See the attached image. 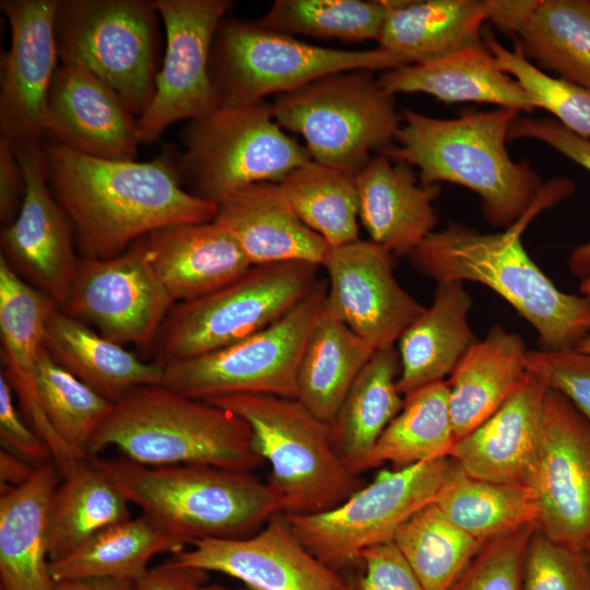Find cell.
Instances as JSON below:
<instances>
[{"label":"cell","mask_w":590,"mask_h":590,"mask_svg":"<svg viewBox=\"0 0 590 590\" xmlns=\"http://www.w3.org/2000/svg\"><path fill=\"white\" fill-rule=\"evenodd\" d=\"M186 543L148 515L142 514L101 531L66 557L50 562L55 581L76 578H115L134 581L151 558L174 554Z\"/></svg>","instance_id":"36"},{"label":"cell","mask_w":590,"mask_h":590,"mask_svg":"<svg viewBox=\"0 0 590 590\" xmlns=\"http://www.w3.org/2000/svg\"><path fill=\"white\" fill-rule=\"evenodd\" d=\"M206 580L208 571L169 559L149 568L133 581L132 590H199Z\"/></svg>","instance_id":"51"},{"label":"cell","mask_w":590,"mask_h":590,"mask_svg":"<svg viewBox=\"0 0 590 590\" xmlns=\"http://www.w3.org/2000/svg\"><path fill=\"white\" fill-rule=\"evenodd\" d=\"M133 581L115 578H76L56 581L54 590H132Z\"/></svg>","instance_id":"53"},{"label":"cell","mask_w":590,"mask_h":590,"mask_svg":"<svg viewBox=\"0 0 590 590\" xmlns=\"http://www.w3.org/2000/svg\"><path fill=\"white\" fill-rule=\"evenodd\" d=\"M522 590H590L587 552L557 543L536 527L527 546Z\"/></svg>","instance_id":"45"},{"label":"cell","mask_w":590,"mask_h":590,"mask_svg":"<svg viewBox=\"0 0 590 590\" xmlns=\"http://www.w3.org/2000/svg\"><path fill=\"white\" fill-rule=\"evenodd\" d=\"M520 111H488L436 118L403 109L394 144L380 154L420 169L424 185L449 182L475 192L485 219L508 228L544 194L547 185L527 161L511 158L509 129Z\"/></svg>","instance_id":"3"},{"label":"cell","mask_w":590,"mask_h":590,"mask_svg":"<svg viewBox=\"0 0 590 590\" xmlns=\"http://www.w3.org/2000/svg\"><path fill=\"white\" fill-rule=\"evenodd\" d=\"M318 266L287 261L252 266L235 281L173 306L158 332V364L196 357L272 324L316 286Z\"/></svg>","instance_id":"10"},{"label":"cell","mask_w":590,"mask_h":590,"mask_svg":"<svg viewBox=\"0 0 590 590\" xmlns=\"http://www.w3.org/2000/svg\"><path fill=\"white\" fill-rule=\"evenodd\" d=\"M378 46L410 63H423L484 45L489 0H386Z\"/></svg>","instance_id":"32"},{"label":"cell","mask_w":590,"mask_h":590,"mask_svg":"<svg viewBox=\"0 0 590 590\" xmlns=\"http://www.w3.org/2000/svg\"><path fill=\"white\" fill-rule=\"evenodd\" d=\"M180 141L179 151L169 149L181 186L215 204L247 186L278 184L312 160L283 132L264 101L220 106L188 120Z\"/></svg>","instance_id":"7"},{"label":"cell","mask_w":590,"mask_h":590,"mask_svg":"<svg viewBox=\"0 0 590 590\" xmlns=\"http://www.w3.org/2000/svg\"><path fill=\"white\" fill-rule=\"evenodd\" d=\"M576 351L590 356V333L581 341Z\"/></svg>","instance_id":"55"},{"label":"cell","mask_w":590,"mask_h":590,"mask_svg":"<svg viewBox=\"0 0 590 590\" xmlns=\"http://www.w3.org/2000/svg\"><path fill=\"white\" fill-rule=\"evenodd\" d=\"M138 116L123 98L76 62H59L44 120L45 142L106 160L134 161Z\"/></svg>","instance_id":"21"},{"label":"cell","mask_w":590,"mask_h":590,"mask_svg":"<svg viewBox=\"0 0 590 590\" xmlns=\"http://www.w3.org/2000/svg\"><path fill=\"white\" fill-rule=\"evenodd\" d=\"M435 504L452 523L482 544L538 524L540 514L532 487L476 479L456 462Z\"/></svg>","instance_id":"37"},{"label":"cell","mask_w":590,"mask_h":590,"mask_svg":"<svg viewBox=\"0 0 590 590\" xmlns=\"http://www.w3.org/2000/svg\"><path fill=\"white\" fill-rule=\"evenodd\" d=\"M12 145L25 173L26 189L19 214L1 229V256L14 272L61 307L80 262L73 226L49 187L44 143Z\"/></svg>","instance_id":"18"},{"label":"cell","mask_w":590,"mask_h":590,"mask_svg":"<svg viewBox=\"0 0 590 590\" xmlns=\"http://www.w3.org/2000/svg\"><path fill=\"white\" fill-rule=\"evenodd\" d=\"M379 85L388 93H426L445 103H486L527 114L536 108L486 45L469 47L439 59L384 71Z\"/></svg>","instance_id":"29"},{"label":"cell","mask_w":590,"mask_h":590,"mask_svg":"<svg viewBox=\"0 0 590 590\" xmlns=\"http://www.w3.org/2000/svg\"><path fill=\"white\" fill-rule=\"evenodd\" d=\"M536 527L484 543L450 590H522L527 546Z\"/></svg>","instance_id":"44"},{"label":"cell","mask_w":590,"mask_h":590,"mask_svg":"<svg viewBox=\"0 0 590 590\" xmlns=\"http://www.w3.org/2000/svg\"><path fill=\"white\" fill-rule=\"evenodd\" d=\"M26 189L24 169L12 143L0 138V219L9 225L19 214Z\"/></svg>","instance_id":"50"},{"label":"cell","mask_w":590,"mask_h":590,"mask_svg":"<svg viewBox=\"0 0 590 590\" xmlns=\"http://www.w3.org/2000/svg\"><path fill=\"white\" fill-rule=\"evenodd\" d=\"M387 14L386 0H276L257 22L293 36L378 42Z\"/></svg>","instance_id":"42"},{"label":"cell","mask_w":590,"mask_h":590,"mask_svg":"<svg viewBox=\"0 0 590 590\" xmlns=\"http://www.w3.org/2000/svg\"><path fill=\"white\" fill-rule=\"evenodd\" d=\"M0 441L1 449L10 451L34 467L52 461L47 444L23 422L15 409L12 388L0 374Z\"/></svg>","instance_id":"49"},{"label":"cell","mask_w":590,"mask_h":590,"mask_svg":"<svg viewBox=\"0 0 590 590\" xmlns=\"http://www.w3.org/2000/svg\"><path fill=\"white\" fill-rule=\"evenodd\" d=\"M322 267L326 310L374 350L394 346L425 309L397 281L393 256L371 240L331 247Z\"/></svg>","instance_id":"17"},{"label":"cell","mask_w":590,"mask_h":590,"mask_svg":"<svg viewBox=\"0 0 590 590\" xmlns=\"http://www.w3.org/2000/svg\"><path fill=\"white\" fill-rule=\"evenodd\" d=\"M547 387L528 370L494 414L453 442L448 457L473 477L532 487Z\"/></svg>","instance_id":"22"},{"label":"cell","mask_w":590,"mask_h":590,"mask_svg":"<svg viewBox=\"0 0 590 590\" xmlns=\"http://www.w3.org/2000/svg\"><path fill=\"white\" fill-rule=\"evenodd\" d=\"M483 38L498 67L518 82L535 108L547 110L568 130L590 139V90L546 74L517 50L507 49L491 32L485 31Z\"/></svg>","instance_id":"43"},{"label":"cell","mask_w":590,"mask_h":590,"mask_svg":"<svg viewBox=\"0 0 590 590\" xmlns=\"http://www.w3.org/2000/svg\"><path fill=\"white\" fill-rule=\"evenodd\" d=\"M392 542L426 590H450L482 547L434 503L420 509Z\"/></svg>","instance_id":"40"},{"label":"cell","mask_w":590,"mask_h":590,"mask_svg":"<svg viewBox=\"0 0 590 590\" xmlns=\"http://www.w3.org/2000/svg\"><path fill=\"white\" fill-rule=\"evenodd\" d=\"M155 0H59V62H76L114 88L139 117L153 99L160 71Z\"/></svg>","instance_id":"11"},{"label":"cell","mask_w":590,"mask_h":590,"mask_svg":"<svg viewBox=\"0 0 590 590\" xmlns=\"http://www.w3.org/2000/svg\"><path fill=\"white\" fill-rule=\"evenodd\" d=\"M569 194L568 186L555 179L532 209L504 232L482 233L451 223L430 233L406 257L416 271L436 282L469 281L493 290L535 329L539 350H576L590 333V297L558 290L521 241L534 214Z\"/></svg>","instance_id":"2"},{"label":"cell","mask_w":590,"mask_h":590,"mask_svg":"<svg viewBox=\"0 0 590 590\" xmlns=\"http://www.w3.org/2000/svg\"><path fill=\"white\" fill-rule=\"evenodd\" d=\"M107 447L148 467L201 464L251 471L264 462L244 420L162 385L138 388L114 404L90 442L88 458Z\"/></svg>","instance_id":"4"},{"label":"cell","mask_w":590,"mask_h":590,"mask_svg":"<svg viewBox=\"0 0 590 590\" xmlns=\"http://www.w3.org/2000/svg\"><path fill=\"white\" fill-rule=\"evenodd\" d=\"M93 459L131 504L186 545L203 539L247 538L281 512L279 496L250 471Z\"/></svg>","instance_id":"5"},{"label":"cell","mask_w":590,"mask_h":590,"mask_svg":"<svg viewBox=\"0 0 590 590\" xmlns=\"http://www.w3.org/2000/svg\"><path fill=\"white\" fill-rule=\"evenodd\" d=\"M44 346L58 364L113 403L163 380L161 364L141 361L59 307L47 319Z\"/></svg>","instance_id":"31"},{"label":"cell","mask_w":590,"mask_h":590,"mask_svg":"<svg viewBox=\"0 0 590 590\" xmlns=\"http://www.w3.org/2000/svg\"><path fill=\"white\" fill-rule=\"evenodd\" d=\"M174 305L139 239L114 258L80 260L59 308L116 343L148 350Z\"/></svg>","instance_id":"15"},{"label":"cell","mask_w":590,"mask_h":590,"mask_svg":"<svg viewBox=\"0 0 590 590\" xmlns=\"http://www.w3.org/2000/svg\"><path fill=\"white\" fill-rule=\"evenodd\" d=\"M206 402L249 425L260 455L270 463L267 483L279 496L281 512H322L362 487L358 475L349 470L334 447L331 425L296 399L235 394Z\"/></svg>","instance_id":"6"},{"label":"cell","mask_w":590,"mask_h":590,"mask_svg":"<svg viewBox=\"0 0 590 590\" xmlns=\"http://www.w3.org/2000/svg\"><path fill=\"white\" fill-rule=\"evenodd\" d=\"M539 529L578 551L590 544V424L547 387L533 480Z\"/></svg>","instance_id":"16"},{"label":"cell","mask_w":590,"mask_h":590,"mask_svg":"<svg viewBox=\"0 0 590 590\" xmlns=\"http://www.w3.org/2000/svg\"><path fill=\"white\" fill-rule=\"evenodd\" d=\"M62 476L52 461L38 465L25 484L0 495L1 590H54L47 512Z\"/></svg>","instance_id":"28"},{"label":"cell","mask_w":590,"mask_h":590,"mask_svg":"<svg viewBox=\"0 0 590 590\" xmlns=\"http://www.w3.org/2000/svg\"><path fill=\"white\" fill-rule=\"evenodd\" d=\"M274 120L303 135L311 158L356 175L394 144L401 125L394 95L370 70H351L317 79L279 94Z\"/></svg>","instance_id":"9"},{"label":"cell","mask_w":590,"mask_h":590,"mask_svg":"<svg viewBox=\"0 0 590 590\" xmlns=\"http://www.w3.org/2000/svg\"><path fill=\"white\" fill-rule=\"evenodd\" d=\"M140 240L175 304L205 296L252 267L236 239L214 221L167 226Z\"/></svg>","instance_id":"25"},{"label":"cell","mask_w":590,"mask_h":590,"mask_svg":"<svg viewBox=\"0 0 590 590\" xmlns=\"http://www.w3.org/2000/svg\"><path fill=\"white\" fill-rule=\"evenodd\" d=\"M586 552H587V555H588V557H589V560H590V544L588 545Z\"/></svg>","instance_id":"57"},{"label":"cell","mask_w":590,"mask_h":590,"mask_svg":"<svg viewBox=\"0 0 590 590\" xmlns=\"http://www.w3.org/2000/svg\"><path fill=\"white\" fill-rule=\"evenodd\" d=\"M453 467L455 461L445 456L381 470L332 509L286 517L300 543L339 571L361 562L364 551L392 541L409 518L436 500Z\"/></svg>","instance_id":"13"},{"label":"cell","mask_w":590,"mask_h":590,"mask_svg":"<svg viewBox=\"0 0 590 590\" xmlns=\"http://www.w3.org/2000/svg\"><path fill=\"white\" fill-rule=\"evenodd\" d=\"M327 282L267 328L215 351L164 367L162 386L210 401L235 394L296 399V378L306 342L324 311Z\"/></svg>","instance_id":"12"},{"label":"cell","mask_w":590,"mask_h":590,"mask_svg":"<svg viewBox=\"0 0 590 590\" xmlns=\"http://www.w3.org/2000/svg\"><path fill=\"white\" fill-rule=\"evenodd\" d=\"M165 28V52L155 93L138 117L140 144L156 142L179 120H191L220 107L210 78V54L215 31L229 0H155Z\"/></svg>","instance_id":"14"},{"label":"cell","mask_w":590,"mask_h":590,"mask_svg":"<svg viewBox=\"0 0 590 590\" xmlns=\"http://www.w3.org/2000/svg\"><path fill=\"white\" fill-rule=\"evenodd\" d=\"M199 590H235V589H228L217 583L208 585L204 583L199 588ZM236 590H250L249 588L246 589H236Z\"/></svg>","instance_id":"56"},{"label":"cell","mask_w":590,"mask_h":590,"mask_svg":"<svg viewBox=\"0 0 590 590\" xmlns=\"http://www.w3.org/2000/svg\"><path fill=\"white\" fill-rule=\"evenodd\" d=\"M528 351L520 334L494 324L465 353L448 381L455 441L486 421L517 390L528 371Z\"/></svg>","instance_id":"30"},{"label":"cell","mask_w":590,"mask_h":590,"mask_svg":"<svg viewBox=\"0 0 590 590\" xmlns=\"http://www.w3.org/2000/svg\"><path fill=\"white\" fill-rule=\"evenodd\" d=\"M365 571L355 590H426L392 541L364 551Z\"/></svg>","instance_id":"48"},{"label":"cell","mask_w":590,"mask_h":590,"mask_svg":"<svg viewBox=\"0 0 590 590\" xmlns=\"http://www.w3.org/2000/svg\"><path fill=\"white\" fill-rule=\"evenodd\" d=\"M517 139L541 141L590 173V139L571 132L553 118L518 116L508 134L509 141ZM568 266L580 280L590 274V240L574 249L569 256Z\"/></svg>","instance_id":"46"},{"label":"cell","mask_w":590,"mask_h":590,"mask_svg":"<svg viewBox=\"0 0 590 590\" xmlns=\"http://www.w3.org/2000/svg\"><path fill=\"white\" fill-rule=\"evenodd\" d=\"M49 187L85 258L109 259L157 229L213 221L217 204L180 184L170 149L150 162L88 156L44 142Z\"/></svg>","instance_id":"1"},{"label":"cell","mask_w":590,"mask_h":590,"mask_svg":"<svg viewBox=\"0 0 590 590\" xmlns=\"http://www.w3.org/2000/svg\"><path fill=\"white\" fill-rule=\"evenodd\" d=\"M355 182L359 221L370 240L392 256H408L434 232L440 185L418 182L409 163L378 154Z\"/></svg>","instance_id":"24"},{"label":"cell","mask_w":590,"mask_h":590,"mask_svg":"<svg viewBox=\"0 0 590 590\" xmlns=\"http://www.w3.org/2000/svg\"><path fill=\"white\" fill-rule=\"evenodd\" d=\"M579 290L581 295L590 297V274L580 280Z\"/></svg>","instance_id":"54"},{"label":"cell","mask_w":590,"mask_h":590,"mask_svg":"<svg viewBox=\"0 0 590 590\" xmlns=\"http://www.w3.org/2000/svg\"><path fill=\"white\" fill-rule=\"evenodd\" d=\"M37 467L23 458L1 449L0 451V487L2 489L19 487L31 480Z\"/></svg>","instance_id":"52"},{"label":"cell","mask_w":590,"mask_h":590,"mask_svg":"<svg viewBox=\"0 0 590 590\" xmlns=\"http://www.w3.org/2000/svg\"><path fill=\"white\" fill-rule=\"evenodd\" d=\"M411 64L381 47L345 50L308 44L257 21L223 19L213 37L210 78L220 106L264 101L322 76L351 70H390Z\"/></svg>","instance_id":"8"},{"label":"cell","mask_w":590,"mask_h":590,"mask_svg":"<svg viewBox=\"0 0 590 590\" xmlns=\"http://www.w3.org/2000/svg\"><path fill=\"white\" fill-rule=\"evenodd\" d=\"M455 442L446 381L406 396L399 414L374 446L367 470L391 462L397 469L448 456Z\"/></svg>","instance_id":"38"},{"label":"cell","mask_w":590,"mask_h":590,"mask_svg":"<svg viewBox=\"0 0 590 590\" xmlns=\"http://www.w3.org/2000/svg\"><path fill=\"white\" fill-rule=\"evenodd\" d=\"M35 382L51 426L75 456L88 459L90 442L114 404L58 364L43 344Z\"/></svg>","instance_id":"41"},{"label":"cell","mask_w":590,"mask_h":590,"mask_svg":"<svg viewBox=\"0 0 590 590\" xmlns=\"http://www.w3.org/2000/svg\"><path fill=\"white\" fill-rule=\"evenodd\" d=\"M527 369L567 398L590 424V356L576 350H529Z\"/></svg>","instance_id":"47"},{"label":"cell","mask_w":590,"mask_h":590,"mask_svg":"<svg viewBox=\"0 0 590 590\" xmlns=\"http://www.w3.org/2000/svg\"><path fill=\"white\" fill-rule=\"evenodd\" d=\"M189 546L170 559L225 574L250 590H353V583L300 543L283 512L247 538L203 539Z\"/></svg>","instance_id":"19"},{"label":"cell","mask_w":590,"mask_h":590,"mask_svg":"<svg viewBox=\"0 0 590 590\" xmlns=\"http://www.w3.org/2000/svg\"><path fill=\"white\" fill-rule=\"evenodd\" d=\"M472 306V296L463 282H437L432 304L398 341L400 374L397 385L403 397L445 381L479 341L468 321Z\"/></svg>","instance_id":"27"},{"label":"cell","mask_w":590,"mask_h":590,"mask_svg":"<svg viewBox=\"0 0 590 590\" xmlns=\"http://www.w3.org/2000/svg\"><path fill=\"white\" fill-rule=\"evenodd\" d=\"M213 221L236 239L251 266L304 261L322 267L331 249L298 219L273 182L232 193L217 204Z\"/></svg>","instance_id":"26"},{"label":"cell","mask_w":590,"mask_h":590,"mask_svg":"<svg viewBox=\"0 0 590 590\" xmlns=\"http://www.w3.org/2000/svg\"><path fill=\"white\" fill-rule=\"evenodd\" d=\"M488 21L524 58L590 90V1L489 0Z\"/></svg>","instance_id":"23"},{"label":"cell","mask_w":590,"mask_h":590,"mask_svg":"<svg viewBox=\"0 0 590 590\" xmlns=\"http://www.w3.org/2000/svg\"><path fill=\"white\" fill-rule=\"evenodd\" d=\"M59 0H1L11 28L1 56L0 138L44 143L47 97L59 66L55 17Z\"/></svg>","instance_id":"20"},{"label":"cell","mask_w":590,"mask_h":590,"mask_svg":"<svg viewBox=\"0 0 590 590\" xmlns=\"http://www.w3.org/2000/svg\"><path fill=\"white\" fill-rule=\"evenodd\" d=\"M130 502L93 458L82 460L56 487L47 512L50 562L131 518Z\"/></svg>","instance_id":"34"},{"label":"cell","mask_w":590,"mask_h":590,"mask_svg":"<svg viewBox=\"0 0 590 590\" xmlns=\"http://www.w3.org/2000/svg\"><path fill=\"white\" fill-rule=\"evenodd\" d=\"M375 351L324 308L300 356L296 400L331 425L351 386Z\"/></svg>","instance_id":"35"},{"label":"cell","mask_w":590,"mask_h":590,"mask_svg":"<svg viewBox=\"0 0 590 590\" xmlns=\"http://www.w3.org/2000/svg\"><path fill=\"white\" fill-rule=\"evenodd\" d=\"M353 590H355L354 585H353Z\"/></svg>","instance_id":"58"},{"label":"cell","mask_w":590,"mask_h":590,"mask_svg":"<svg viewBox=\"0 0 590 590\" xmlns=\"http://www.w3.org/2000/svg\"><path fill=\"white\" fill-rule=\"evenodd\" d=\"M400 358L394 346L376 350L358 374L331 423L334 447L349 470H367L380 435L403 406L398 389Z\"/></svg>","instance_id":"33"},{"label":"cell","mask_w":590,"mask_h":590,"mask_svg":"<svg viewBox=\"0 0 590 590\" xmlns=\"http://www.w3.org/2000/svg\"><path fill=\"white\" fill-rule=\"evenodd\" d=\"M278 186L298 219L331 247L358 239L354 174L310 160L290 172Z\"/></svg>","instance_id":"39"}]
</instances>
